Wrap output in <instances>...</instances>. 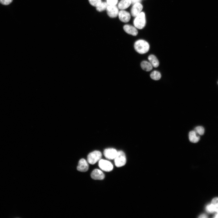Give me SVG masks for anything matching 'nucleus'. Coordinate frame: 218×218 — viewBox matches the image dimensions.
<instances>
[{
	"label": "nucleus",
	"mask_w": 218,
	"mask_h": 218,
	"mask_svg": "<svg viewBox=\"0 0 218 218\" xmlns=\"http://www.w3.org/2000/svg\"><path fill=\"white\" fill-rule=\"evenodd\" d=\"M88 1L91 5L96 7L99 5L102 2L101 0H88Z\"/></svg>",
	"instance_id": "20"
},
{
	"label": "nucleus",
	"mask_w": 218,
	"mask_h": 218,
	"mask_svg": "<svg viewBox=\"0 0 218 218\" xmlns=\"http://www.w3.org/2000/svg\"><path fill=\"white\" fill-rule=\"evenodd\" d=\"M141 0H131V3H135L137 2H140V1Z\"/></svg>",
	"instance_id": "25"
},
{
	"label": "nucleus",
	"mask_w": 218,
	"mask_h": 218,
	"mask_svg": "<svg viewBox=\"0 0 218 218\" xmlns=\"http://www.w3.org/2000/svg\"><path fill=\"white\" fill-rule=\"evenodd\" d=\"M143 8V6L140 2L134 3L131 9V15L135 17L142 12Z\"/></svg>",
	"instance_id": "6"
},
{
	"label": "nucleus",
	"mask_w": 218,
	"mask_h": 218,
	"mask_svg": "<svg viewBox=\"0 0 218 218\" xmlns=\"http://www.w3.org/2000/svg\"><path fill=\"white\" fill-rule=\"evenodd\" d=\"M106 10L108 15L111 18L117 17L119 12L118 8L116 5H108Z\"/></svg>",
	"instance_id": "7"
},
{
	"label": "nucleus",
	"mask_w": 218,
	"mask_h": 218,
	"mask_svg": "<svg viewBox=\"0 0 218 218\" xmlns=\"http://www.w3.org/2000/svg\"><path fill=\"white\" fill-rule=\"evenodd\" d=\"M135 50L140 54H144L147 53L150 49V45L146 41L139 39L136 41L134 44Z\"/></svg>",
	"instance_id": "1"
},
{
	"label": "nucleus",
	"mask_w": 218,
	"mask_h": 218,
	"mask_svg": "<svg viewBox=\"0 0 218 218\" xmlns=\"http://www.w3.org/2000/svg\"><path fill=\"white\" fill-rule=\"evenodd\" d=\"M148 59L150 63L153 67H157L159 65V61L155 56L153 54L149 55Z\"/></svg>",
	"instance_id": "15"
},
{
	"label": "nucleus",
	"mask_w": 218,
	"mask_h": 218,
	"mask_svg": "<svg viewBox=\"0 0 218 218\" xmlns=\"http://www.w3.org/2000/svg\"><path fill=\"white\" fill-rule=\"evenodd\" d=\"M151 78L154 80H158L161 78V74L159 71L155 70L153 71L150 74Z\"/></svg>",
	"instance_id": "17"
},
{
	"label": "nucleus",
	"mask_w": 218,
	"mask_h": 218,
	"mask_svg": "<svg viewBox=\"0 0 218 218\" xmlns=\"http://www.w3.org/2000/svg\"><path fill=\"white\" fill-rule=\"evenodd\" d=\"M194 130L197 134L200 135H203L204 132V128L201 126H197L195 127Z\"/></svg>",
	"instance_id": "19"
},
{
	"label": "nucleus",
	"mask_w": 218,
	"mask_h": 218,
	"mask_svg": "<svg viewBox=\"0 0 218 218\" xmlns=\"http://www.w3.org/2000/svg\"><path fill=\"white\" fill-rule=\"evenodd\" d=\"M102 157L101 153L99 151L95 150L89 153L87 157L88 162L91 164H94L101 160Z\"/></svg>",
	"instance_id": "4"
},
{
	"label": "nucleus",
	"mask_w": 218,
	"mask_h": 218,
	"mask_svg": "<svg viewBox=\"0 0 218 218\" xmlns=\"http://www.w3.org/2000/svg\"><path fill=\"white\" fill-rule=\"evenodd\" d=\"M131 0H121L119 3L118 8L121 10L128 8L131 3Z\"/></svg>",
	"instance_id": "13"
},
{
	"label": "nucleus",
	"mask_w": 218,
	"mask_h": 218,
	"mask_svg": "<svg viewBox=\"0 0 218 218\" xmlns=\"http://www.w3.org/2000/svg\"><path fill=\"white\" fill-rule=\"evenodd\" d=\"M108 6L107 2H102L99 5L96 7V9L98 12L103 11L106 9Z\"/></svg>",
	"instance_id": "18"
},
{
	"label": "nucleus",
	"mask_w": 218,
	"mask_h": 218,
	"mask_svg": "<svg viewBox=\"0 0 218 218\" xmlns=\"http://www.w3.org/2000/svg\"><path fill=\"white\" fill-rule=\"evenodd\" d=\"M211 204L214 206L218 205V197L214 198L211 201Z\"/></svg>",
	"instance_id": "24"
},
{
	"label": "nucleus",
	"mask_w": 218,
	"mask_h": 218,
	"mask_svg": "<svg viewBox=\"0 0 218 218\" xmlns=\"http://www.w3.org/2000/svg\"><path fill=\"white\" fill-rule=\"evenodd\" d=\"M199 218H207L206 216L204 214H202L200 216Z\"/></svg>",
	"instance_id": "26"
},
{
	"label": "nucleus",
	"mask_w": 218,
	"mask_h": 218,
	"mask_svg": "<svg viewBox=\"0 0 218 218\" xmlns=\"http://www.w3.org/2000/svg\"><path fill=\"white\" fill-rule=\"evenodd\" d=\"M92 178L95 180H102L104 178V174L100 170L98 169L94 170L91 175Z\"/></svg>",
	"instance_id": "11"
},
{
	"label": "nucleus",
	"mask_w": 218,
	"mask_h": 218,
	"mask_svg": "<svg viewBox=\"0 0 218 218\" xmlns=\"http://www.w3.org/2000/svg\"><path fill=\"white\" fill-rule=\"evenodd\" d=\"M88 164L85 160L82 158L79 160L77 167V170L82 172H85L88 170Z\"/></svg>",
	"instance_id": "10"
},
{
	"label": "nucleus",
	"mask_w": 218,
	"mask_h": 218,
	"mask_svg": "<svg viewBox=\"0 0 218 218\" xmlns=\"http://www.w3.org/2000/svg\"><path fill=\"white\" fill-rule=\"evenodd\" d=\"M118 2V0H107V3L108 5H115Z\"/></svg>",
	"instance_id": "22"
},
{
	"label": "nucleus",
	"mask_w": 218,
	"mask_h": 218,
	"mask_svg": "<svg viewBox=\"0 0 218 218\" xmlns=\"http://www.w3.org/2000/svg\"><path fill=\"white\" fill-rule=\"evenodd\" d=\"M12 1L13 0H0V3L3 5H7L10 4Z\"/></svg>",
	"instance_id": "23"
},
{
	"label": "nucleus",
	"mask_w": 218,
	"mask_h": 218,
	"mask_svg": "<svg viewBox=\"0 0 218 218\" xmlns=\"http://www.w3.org/2000/svg\"><path fill=\"white\" fill-rule=\"evenodd\" d=\"M98 166L101 170L107 172L111 171L113 168V165L111 162L103 159L99 160Z\"/></svg>",
	"instance_id": "5"
},
{
	"label": "nucleus",
	"mask_w": 218,
	"mask_h": 218,
	"mask_svg": "<svg viewBox=\"0 0 218 218\" xmlns=\"http://www.w3.org/2000/svg\"><path fill=\"white\" fill-rule=\"evenodd\" d=\"M215 207V211L218 212V205L214 206Z\"/></svg>",
	"instance_id": "27"
},
{
	"label": "nucleus",
	"mask_w": 218,
	"mask_h": 218,
	"mask_svg": "<svg viewBox=\"0 0 218 218\" xmlns=\"http://www.w3.org/2000/svg\"><path fill=\"white\" fill-rule=\"evenodd\" d=\"M114 159L115 165L117 167H122L126 163L125 155L122 151H117V155Z\"/></svg>",
	"instance_id": "3"
},
{
	"label": "nucleus",
	"mask_w": 218,
	"mask_h": 218,
	"mask_svg": "<svg viewBox=\"0 0 218 218\" xmlns=\"http://www.w3.org/2000/svg\"><path fill=\"white\" fill-rule=\"evenodd\" d=\"M206 211L209 213H213L215 211V206L211 204L206 206Z\"/></svg>",
	"instance_id": "21"
},
{
	"label": "nucleus",
	"mask_w": 218,
	"mask_h": 218,
	"mask_svg": "<svg viewBox=\"0 0 218 218\" xmlns=\"http://www.w3.org/2000/svg\"><path fill=\"white\" fill-rule=\"evenodd\" d=\"M140 66L142 68L146 71H149L151 70L153 67L150 63L148 61H144L141 62Z\"/></svg>",
	"instance_id": "16"
},
{
	"label": "nucleus",
	"mask_w": 218,
	"mask_h": 218,
	"mask_svg": "<svg viewBox=\"0 0 218 218\" xmlns=\"http://www.w3.org/2000/svg\"><path fill=\"white\" fill-rule=\"evenodd\" d=\"M146 18L145 13L142 12L135 17L133 21L134 26L137 29H141L144 28L146 24Z\"/></svg>",
	"instance_id": "2"
},
{
	"label": "nucleus",
	"mask_w": 218,
	"mask_h": 218,
	"mask_svg": "<svg viewBox=\"0 0 218 218\" xmlns=\"http://www.w3.org/2000/svg\"><path fill=\"white\" fill-rule=\"evenodd\" d=\"M118 15L120 21L124 22H128L131 18L130 13L128 12L123 10H121L119 12Z\"/></svg>",
	"instance_id": "9"
},
{
	"label": "nucleus",
	"mask_w": 218,
	"mask_h": 218,
	"mask_svg": "<svg viewBox=\"0 0 218 218\" xmlns=\"http://www.w3.org/2000/svg\"><path fill=\"white\" fill-rule=\"evenodd\" d=\"M215 218H218V212L217 214L216 215V216L215 217Z\"/></svg>",
	"instance_id": "28"
},
{
	"label": "nucleus",
	"mask_w": 218,
	"mask_h": 218,
	"mask_svg": "<svg viewBox=\"0 0 218 218\" xmlns=\"http://www.w3.org/2000/svg\"><path fill=\"white\" fill-rule=\"evenodd\" d=\"M123 29L127 33L133 36H136L138 34L137 28L134 26L126 25L124 26Z\"/></svg>",
	"instance_id": "12"
},
{
	"label": "nucleus",
	"mask_w": 218,
	"mask_h": 218,
	"mask_svg": "<svg viewBox=\"0 0 218 218\" xmlns=\"http://www.w3.org/2000/svg\"><path fill=\"white\" fill-rule=\"evenodd\" d=\"M189 138L190 141L193 143L197 142L200 139V136L197 135L194 130L190 132L189 134Z\"/></svg>",
	"instance_id": "14"
},
{
	"label": "nucleus",
	"mask_w": 218,
	"mask_h": 218,
	"mask_svg": "<svg viewBox=\"0 0 218 218\" xmlns=\"http://www.w3.org/2000/svg\"><path fill=\"white\" fill-rule=\"evenodd\" d=\"M117 151L114 148H107L104 150V154L105 157L108 159L113 160L116 157Z\"/></svg>",
	"instance_id": "8"
}]
</instances>
